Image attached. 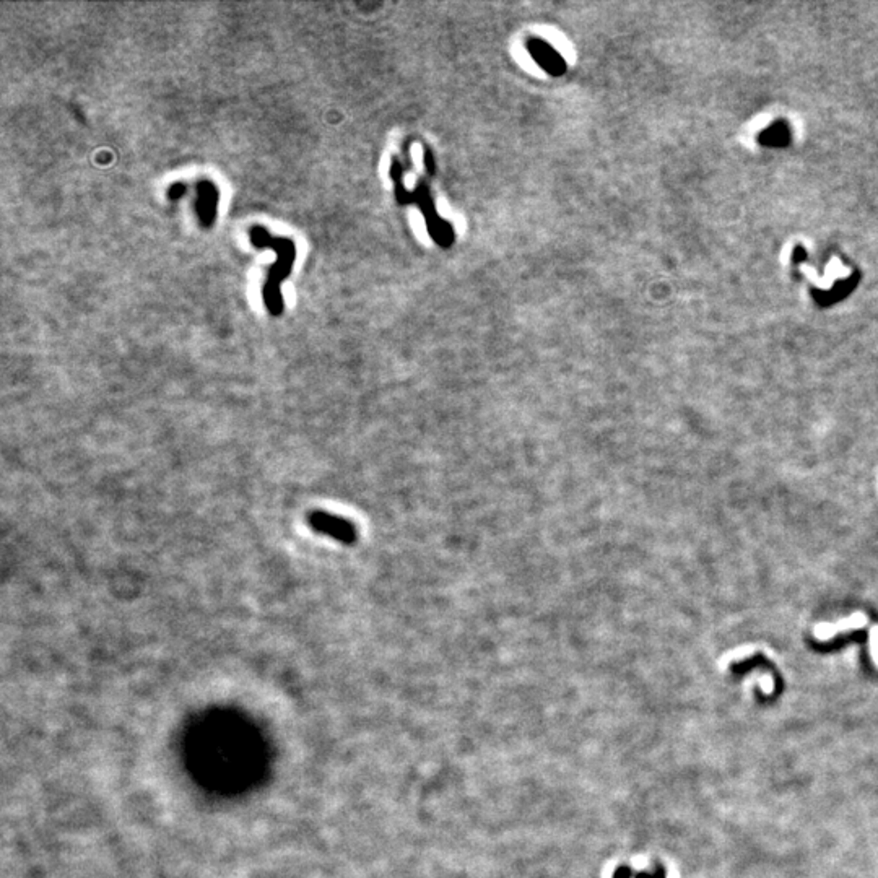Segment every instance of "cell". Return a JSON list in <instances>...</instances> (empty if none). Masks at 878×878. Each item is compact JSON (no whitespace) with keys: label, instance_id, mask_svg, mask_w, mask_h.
I'll use <instances>...</instances> for the list:
<instances>
[{"label":"cell","instance_id":"6da1fadb","mask_svg":"<svg viewBox=\"0 0 878 878\" xmlns=\"http://www.w3.org/2000/svg\"><path fill=\"white\" fill-rule=\"evenodd\" d=\"M249 238L255 248H269L278 254V260L269 270V277L265 280L262 296L264 305L267 308L272 316H280L283 312V300L280 285L292 272L293 262H295L296 246L289 238H280V236L270 234L264 226L255 225L249 230Z\"/></svg>","mask_w":878,"mask_h":878},{"label":"cell","instance_id":"7a4b0ae2","mask_svg":"<svg viewBox=\"0 0 878 878\" xmlns=\"http://www.w3.org/2000/svg\"><path fill=\"white\" fill-rule=\"evenodd\" d=\"M308 524L316 532L324 534L327 537L337 540V542L351 545L358 540V530L356 525L350 522L349 519L339 518V516L324 513V511H312L308 514Z\"/></svg>","mask_w":878,"mask_h":878},{"label":"cell","instance_id":"3957f363","mask_svg":"<svg viewBox=\"0 0 878 878\" xmlns=\"http://www.w3.org/2000/svg\"><path fill=\"white\" fill-rule=\"evenodd\" d=\"M197 215H199L200 225L204 228H211L216 215V205H218L220 192L211 181L202 179L197 182Z\"/></svg>","mask_w":878,"mask_h":878},{"label":"cell","instance_id":"277c9868","mask_svg":"<svg viewBox=\"0 0 878 878\" xmlns=\"http://www.w3.org/2000/svg\"><path fill=\"white\" fill-rule=\"evenodd\" d=\"M186 189H187L186 184H182V182H175V184L170 187V191H168V197L173 200L179 199L181 195L186 194Z\"/></svg>","mask_w":878,"mask_h":878},{"label":"cell","instance_id":"5b68a950","mask_svg":"<svg viewBox=\"0 0 878 878\" xmlns=\"http://www.w3.org/2000/svg\"><path fill=\"white\" fill-rule=\"evenodd\" d=\"M614 878H630V870L628 868H618Z\"/></svg>","mask_w":878,"mask_h":878}]
</instances>
